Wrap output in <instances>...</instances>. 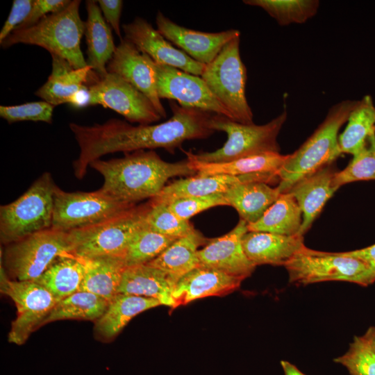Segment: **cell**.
Wrapping results in <instances>:
<instances>
[{
    "instance_id": "1",
    "label": "cell",
    "mask_w": 375,
    "mask_h": 375,
    "mask_svg": "<svg viewBox=\"0 0 375 375\" xmlns=\"http://www.w3.org/2000/svg\"><path fill=\"white\" fill-rule=\"evenodd\" d=\"M169 106L172 116L155 125L133 126L116 118L90 126L70 123L80 149L73 162L74 176L82 179L91 162L108 153L157 148L174 153L185 140L207 138L215 133L210 127L213 113L174 101Z\"/></svg>"
},
{
    "instance_id": "2",
    "label": "cell",
    "mask_w": 375,
    "mask_h": 375,
    "mask_svg": "<svg viewBox=\"0 0 375 375\" xmlns=\"http://www.w3.org/2000/svg\"><path fill=\"white\" fill-rule=\"evenodd\" d=\"M89 167L103 176L100 188L103 192L132 204L154 198L173 177L197 174L187 158L169 162L153 150L127 152L123 157L108 160L99 158Z\"/></svg>"
},
{
    "instance_id": "3",
    "label": "cell",
    "mask_w": 375,
    "mask_h": 375,
    "mask_svg": "<svg viewBox=\"0 0 375 375\" xmlns=\"http://www.w3.org/2000/svg\"><path fill=\"white\" fill-rule=\"evenodd\" d=\"M358 101L343 100L331 106L314 133L288 158L278 172L281 193L318 169L331 165L342 153L338 132L347 122Z\"/></svg>"
},
{
    "instance_id": "4",
    "label": "cell",
    "mask_w": 375,
    "mask_h": 375,
    "mask_svg": "<svg viewBox=\"0 0 375 375\" xmlns=\"http://www.w3.org/2000/svg\"><path fill=\"white\" fill-rule=\"evenodd\" d=\"M80 0H72L60 11L51 13L35 25L15 29L1 43L3 48L17 44L35 45L66 60L74 68L88 65L81 49L85 23L79 14Z\"/></svg>"
},
{
    "instance_id": "5",
    "label": "cell",
    "mask_w": 375,
    "mask_h": 375,
    "mask_svg": "<svg viewBox=\"0 0 375 375\" xmlns=\"http://www.w3.org/2000/svg\"><path fill=\"white\" fill-rule=\"evenodd\" d=\"M288 117L284 110L279 115L262 125L242 124L225 116L213 114L210 127L227 134L224 145L211 152L194 153L184 151L186 158L199 162H224L266 153H279L278 135Z\"/></svg>"
},
{
    "instance_id": "6",
    "label": "cell",
    "mask_w": 375,
    "mask_h": 375,
    "mask_svg": "<svg viewBox=\"0 0 375 375\" xmlns=\"http://www.w3.org/2000/svg\"><path fill=\"white\" fill-rule=\"evenodd\" d=\"M56 187L51 174L44 172L16 200L1 206V244L51 228Z\"/></svg>"
},
{
    "instance_id": "7",
    "label": "cell",
    "mask_w": 375,
    "mask_h": 375,
    "mask_svg": "<svg viewBox=\"0 0 375 375\" xmlns=\"http://www.w3.org/2000/svg\"><path fill=\"white\" fill-rule=\"evenodd\" d=\"M150 201L135 206L99 223L72 230V253L81 258L118 256L125 258L135 234L146 224Z\"/></svg>"
},
{
    "instance_id": "8",
    "label": "cell",
    "mask_w": 375,
    "mask_h": 375,
    "mask_svg": "<svg viewBox=\"0 0 375 375\" xmlns=\"http://www.w3.org/2000/svg\"><path fill=\"white\" fill-rule=\"evenodd\" d=\"M72 250L69 232L51 228L4 245L1 267L12 280L35 281L58 257Z\"/></svg>"
},
{
    "instance_id": "9",
    "label": "cell",
    "mask_w": 375,
    "mask_h": 375,
    "mask_svg": "<svg viewBox=\"0 0 375 375\" xmlns=\"http://www.w3.org/2000/svg\"><path fill=\"white\" fill-rule=\"evenodd\" d=\"M289 283L296 285L324 281H345L367 286L375 281L369 267L344 252L311 249L305 245L285 265Z\"/></svg>"
},
{
    "instance_id": "10",
    "label": "cell",
    "mask_w": 375,
    "mask_h": 375,
    "mask_svg": "<svg viewBox=\"0 0 375 375\" xmlns=\"http://www.w3.org/2000/svg\"><path fill=\"white\" fill-rule=\"evenodd\" d=\"M240 36L228 42L217 57L206 65L201 77L216 98L228 109L233 121L253 124L245 88L247 68L240 53Z\"/></svg>"
},
{
    "instance_id": "11",
    "label": "cell",
    "mask_w": 375,
    "mask_h": 375,
    "mask_svg": "<svg viewBox=\"0 0 375 375\" xmlns=\"http://www.w3.org/2000/svg\"><path fill=\"white\" fill-rule=\"evenodd\" d=\"M136 204L119 201L100 189L93 192H66L57 185L53 195L51 228L62 231L91 226Z\"/></svg>"
},
{
    "instance_id": "12",
    "label": "cell",
    "mask_w": 375,
    "mask_h": 375,
    "mask_svg": "<svg viewBox=\"0 0 375 375\" xmlns=\"http://www.w3.org/2000/svg\"><path fill=\"white\" fill-rule=\"evenodd\" d=\"M0 290L12 300L17 308V317L8 334V341L16 345L24 344L31 333L42 326L58 301L48 290L34 281L9 278L1 267Z\"/></svg>"
},
{
    "instance_id": "13",
    "label": "cell",
    "mask_w": 375,
    "mask_h": 375,
    "mask_svg": "<svg viewBox=\"0 0 375 375\" xmlns=\"http://www.w3.org/2000/svg\"><path fill=\"white\" fill-rule=\"evenodd\" d=\"M89 106L115 110L131 123L147 125L162 117L151 100L120 76L108 73L88 85Z\"/></svg>"
},
{
    "instance_id": "14",
    "label": "cell",
    "mask_w": 375,
    "mask_h": 375,
    "mask_svg": "<svg viewBox=\"0 0 375 375\" xmlns=\"http://www.w3.org/2000/svg\"><path fill=\"white\" fill-rule=\"evenodd\" d=\"M159 98L174 100L181 106L193 108L226 117L228 109L216 98L199 76L154 62Z\"/></svg>"
},
{
    "instance_id": "15",
    "label": "cell",
    "mask_w": 375,
    "mask_h": 375,
    "mask_svg": "<svg viewBox=\"0 0 375 375\" xmlns=\"http://www.w3.org/2000/svg\"><path fill=\"white\" fill-rule=\"evenodd\" d=\"M124 38L148 55L156 63L167 65L201 76L206 65L200 63L177 49L146 19L137 17L124 24Z\"/></svg>"
},
{
    "instance_id": "16",
    "label": "cell",
    "mask_w": 375,
    "mask_h": 375,
    "mask_svg": "<svg viewBox=\"0 0 375 375\" xmlns=\"http://www.w3.org/2000/svg\"><path fill=\"white\" fill-rule=\"evenodd\" d=\"M109 73L116 74L147 97L162 118L167 116L157 90L154 61L123 38L107 65Z\"/></svg>"
},
{
    "instance_id": "17",
    "label": "cell",
    "mask_w": 375,
    "mask_h": 375,
    "mask_svg": "<svg viewBox=\"0 0 375 375\" xmlns=\"http://www.w3.org/2000/svg\"><path fill=\"white\" fill-rule=\"evenodd\" d=\"M247 224L240 219L226 234L208 240L198 251L199 266L215 269L243 280L250 276L256 266L249 260L242 247Z\"/></svg>"
},
{
    "instance_id": "18",
    "label": "cell",
    "mask_w": 375,
    "mask_h": 375,
    "mask_svg": "<svg viewBox=\"0 0 375 375\" xmlns=\"http://www.w3.org/2000/svg\"><path fill=\"white\" fill-rule=\"evenodd\" d=\"M157 30L171 43L194 60L208 65L222 48L233 38L240 36L236 29L208 33L180 26L158 11L156 18Z\"/></svg>"
},
{
    "instance_id": "19",
    "label": "cell",
    "mask_w": 375,
    "mask_h": 375,
    "mask_svg": "<svg viewBox=\"0 0 375 375\" xmlns=\"http://www.w3.org/2000/svg\"><path fill=\"white\" fill-rule=\"evenodd\" d=\"M278 180L279 181L278 175L272 173L243 176L197 174L167 184L161 192L152 199L162 202H167L181 197L224 194L231 187L240 183L260 181L269 184Z\"/></svg>"
},
{
    "instance_id": "20",
    "label": "cell",
    "mask_w": 375,
    "mask_h": 375,
    "mask_svg": "<svg viewBox=\"0 0 375 375\" xmlns=\"http://www.w3.org/2000/svg\"><path fill=\"white\" fill-rule=\"evenodd\" d=\"M242 281L215 269L198 266L174 285L172 291L174 309L196 299L230 294L240 288Z\"/></svg>"
},
{
    "instance_id": "21",
    "label": "cell",
    "mask_w": 375,
    "mask_h": 375,
    "mask_svg": "<svg viewBox=\"0 0 375 375\" xmlns=\"http://www.w3.org/2000/svg\"><path fill=\"white\" fill-rule=\"evenodd\" d=\"M51 56V72L35 94L54 107L63 103L70 104L83 87L99 78L88 65L75 69L64 58L54 54Z\"/></svg>"
},
{
    "instance_id": "22",
    "label": "cell",
    "mask_w": 375,
    "mask_h": 375,
    "mask_svg": "<svg viewBox=\"0 0 375 375\" xmlns=\"http://www.w3.org/2000/svg\"><path fill=\"white\" fill-rule=\"evenodd\" d=\"M336 172L331 165H326L297 182L288 192L298 203L302 212L299 235L311 227L325 203L338 190L333 184Z\"/></svg>"
},
{
    "instance_id": "23",
    "label": "cell",
    "mask_w": 375,
    "mask_h": 375,
    "mask_svg": "<svg viewBox=\"0 0 375 375\" xmlns=\"http://www.w3.org/2000/svg\"><path fill=\"white\" fill-rule=\"evenodd\" d=\"M303 236H288L267 232L247 231L242 247L249 260L260 265H285L304 246Z\"/></svg>"
},
{
    "instance_id": "24",
    "label": "cell",
    "mask_w": 375,
    "mask_h": 375,
    "mask_svg": "<svg viewBox=\"0 0 375 375\" xmlns=\"http://www.w3.org/2000/svg\"><path fill=\"white\" fill-rule=\"evenodd\" d=\"M87 20L85 35L88 65L99 78L108 74L107 65L111 59L115 45L110 26L106 22L97 1H85Z\"/></svg>"
},
{
    "instance_id": "25",
    "label": "cell",
    "mask_w": 375,
    "mask_h": 375,
    "mask_svg": "<svg viewBox=\"0 0 375 375\" xmlns=\"http://www.w3.org/2000/svg\"><path fill=\"white\" fill-rule=\"evenodd\" d=\"M160 305L159 301L153 298L118 293L94 322V336L102 342H109L137 315Z\"/></svg>"
},
{
    "instance_id": "26",
    "label": "cell",
    "mask_w": 375,
    "mask_h": 375,
    "mask_svg": "<svg viewBox=\"0 0 375 375\" xmlns=\"http://www.w3.org/2000/svg\"><path fill=\"white\" fill-rule=\"evenodd\" d=\"M173 288L174 285L165 272L142 264L126 267L118 293L153 298L173 310Z\"/></svg>"
},
{
    "instance_id": "27",
    "label": "cell",
    "mask_w": 375,
    "mask_h": 375,
    "mask_svg": "<svg viewBox=\"0 0 375 375\" xmlns=\"http://www.w3.org/2000/svg\"><path fill=\"white\" fill-rule=\"evenodd\" d=\"M208 239L197 230L176 239L157 258L147 263L165 272L174 285L189 272L199 266V247Z\"/></svg>"
},
{
    "instance_id": "28",
    "label": "cell",
    "mask_w": 375,
    "mask_h": 375,
    "mask_svg": "<svg viewBox=\"0 0 375 375\" xmlns=\"http://www.w3.org/2000/svg\"><path fill=\"white\" fill-rule=\"evenodd\" d=\"M280 194L277 187L260 181L240 183L224 193L228 206L233 207L248 224L258 221Z\"/></svg>"
},
{
    "instance_id": "29",
    "label": "cell",
    "mask_w": 375,
    "mask_h": 375,
    "mask_svg": "<svg viewBox=\"0 0 375 375\" xmlns=\"http://www.w3.org/2000/svg\"><path fill=\"white\" fill-rule=\"evenodd\" d=\"M82 259L85 270L79 291L95 294L110 301L119 292L126 267L124 258L105 256Z\"/></svg>"
},
{
    "instance_id": "30",
    "label": "cell",
    "mask_w": 375,
    "mask_h": 375,
    "mask_svg": "<svg viewBox=\"0 0 375 375\" xmlns=\"http://www.w3.org/2000/svg\"><path fill=\"white\" fill-rule=\"evenodd\" d=\"M288 158L280 153H266L241 158L224 162H199L188 159L197 174L243 176L253 174L278 172Z\"/></svg>"
},
{
    "instance_id": "31",
    "label": "cell",
    "mask_w": 375,
    "mask_h": 375,
    "mask_svg": "<svg viewBox=\"0 0 375 375\" xmlns=\"http://www.w3.org/2000/svg\"><path fill=\"white\" fill-rule=\"evenodd\" d=\"M302 219V212L296 199L290 192H285L281 193L258 221L247 224V228L248 231L299 235Z\"/></svg>"
},
{
    "instance_id": "32",
    "label": "cell",
    "mask_w": 375,
    "mask_h": 375,
    "mask_svg": "<svg viewBox=\"0 0 375 375\" xmlns=\"http://www.w3.org/2000/svg\"><path fill=\"white\" fill-rule=\"evenodd\" d=\"M82 258L72 253L58 257L35 281L58 301L79 291L84 275Z\"/></svg>"
},
{
    "instance_id": "33",
    "label": "cell",
    "mask_w": 375,
    "mask_h": 375,
    "mask_svg": "<svg viewBox=\"0 0 375 375\" xmlns=\"http://www.w3.org/2000/svg\"><path fill=\"white\" fill-rule=\"evenodd\" d=\"M375 131V106L371 96L365 95L353 109L344 131L338 136L341 153L352 156L365 145L369 136Z\"/></svg>"
},
{
    "instance_id": "34",
    "label": "cell",
    "mask_w": 375,
    "mask_h": 375,
    "mask_svg": "<svg viewBox=\"0 0 375 375\" xmlns=\"http://www.w3.org/2000/svg\"><path fill=\"white\" fill-rule=\"evenodd\" d=\"M109 301L95 294L78 291L58 301L42 323V326L59 320L97 321L105 312Z\"/></svg>"
},
{
    "instance_id": "35",
    "label": "cell",
    "mask_w": 375,
    "mask_h": 375,
    "mask_svg": "<svg viewBox=\"0 0 375 375\" xmlns=\"http://www.w3.org/2000/svg\"><path fill=\"white\" fill-rule=\"evenodd\" d=\"M243 3L262 8L283 26L306 22L319 7L318 0H244Z\"/></svg>"
},
{
    "instance_id": "36",
    "label": "cell",
    "mask_w": 375,
    "mask_h": 375,
    "mask_svg": "<svg viewBox=\"0 0 375 375\" xmlns=\"http://www.w3.org/2000/svg\"><path fill=\"white\" fill-rule=\"evenodd\" d=\"M176 240L152 230L146 223L135 234L128 246L124 258L126 266L149 262Z\"/></svg>"
},
{
    "instance_id": "37",
    "label": "cell",
    "mask_w": 375,
    "mask_h": 375,
    "mask_svg": "<svg viewBox=\"0 0 375 375\" xmlns=\"http://www.w3.org/2000/svg\"><path fill=\"white\" fill-rule=\"evenodd\" d=\"M375 180V131L369 136L364 147L353 156L342 171L336 172L333 184L338 189L347 183Z\"/></svg>"
},
{
    "instance_id": "38",
    "label": "cell",
    "mask_w": 375,
    "mask_h": 375,
    "mask_svg": "<svg viewBox=\"0 0 375 375\" xmlns=\"http://www.w3.org/2000/svg\"><path fill=\"white\" fill-rule=\"evenodd\" d=\"M149 201L146 223L152 230L176 239L187 235L195 230L189 221L180 219L172 212L167 203L154 199H149Z\"/></svg>"
},
{
    "instance_id": "39",
    "label": "cell",
    "mask_w": 375,
    "mask_h": 375,
    "mask_svg": "<svg viewBox=\"0 0 375 375\" xmlns=\"http://www.w3.org/2000/svg\"><path fill=\"white\" fill-rule=\"evenodd\" d=\"M350 375H375V353L362 336H355L343 355L334 359Z\"/></svg>"
},
{
    "instance_id": "40",
    "label": "cell",
    "mask_w": 375,
    "mask_h": 375,
    "mask_svg": "<svg viewBox=\"0 0 375 375\" xmlns=\"http://www.w3.org/2000/svg\"><path fill=\"white\" fill-rule=\"evenodd\" d=\"M54 106L44 101L28 102L15 106H1L0 116L9 124L22 122L52 123Z\"/></svg>"
},
{
    "instance_id": "41",
    "label": "cell",
    "mask_w": 375,
    "mask_h": 375,
    "mask_svg": "<svg viewBox=\"0 0 375 375\" xmlns=\"http://www.w3.org/2000/svg\"><path fill=\"white\" fill-rule=\"evenodd\" d=\"M164 203L167 204L170 210L178 217L187 221L195 215L212 207L228 206L224 194L222 193L203 197H181Z\"/></svg>"
},
{
    "instance_id": "42",
    "label": "cell",
    "mask_w": 375,
    "mask_h": 375,
    "mask_svg": "<svg viewBox=\"0 0 375 375\" xmlns=\"http://www.w3.org/2000/svg\"><path fill=\"white\" fill-rule=\"evenodd\" d=\"M70 0H33L31 10L26 19L15 29L31 27L45 16L66 8Z\"/></svg>"
},
{
    "instance_id": "43",
    "label": "cell",
    "mask_w": 375,
    "mask_h": 375,
    "mask_svg": "<svg viewBox=\"0 0 375 375\" xmlns=\"http://www.w3.org/2000/svg\"><path fill=\"white\" fill-rule=\"evenodd\" d=\"M33 0H14L10 14L0 32V44L28 17Z\"/></svg>"
},
{
    "instance_id": "44",
    "label": "cell",
    "mask_w": 375,
    "mask_h": 375,
    "mask_svg": "<svg viewBox=\"0 0 375 375\" xmlns=\"http://www.w3.org/2000/svg\"><path fill=\"white\" fill-rule=\"evenodd\" d=\"M97 2L106 22L120 38V40L123 39L120 30V18L123 1L121 0H98Z\"/></svg>"
},
{
    "instance_id": "45",
    "label": "cell",
    "mask_w": 375,
    "mask_h": 375,
    "mask_svg": "<svg viewBox=\"0 0 375 375\" xmlns=\"http://www.w3.org/2000/svg\"><path fill=\"white\" fill-rule=\"evenodd\" d=\"M344 253L347 256L364 262L369 267L375 278V244L363 249Z\"/></svg>"
},
{
    "instance_id": "46",
    "label": "cell",
    "mask_w": 375,
    "mask_h": 375,
    "mask_svg": "<svg viewBox=\"0 0 375 375\" xmlns=\"http://www.w3.org/2000/svg\"><path fill=\"white\" fill-rule=\"evenodd\" d=\"M281 365L285 375H305L295 365L286 360H281Z\"/></svg>"
},
{
    "instance_id": "47",
    "label": "cell",
    "mask_w": 375,
    "mask_h": 375,
    "mask_svg": "<svg viewBox=\"0 0 375 375\" xmlns=\"http://www.w3.org/2000/svg\"><path fill=\"white\" fill-rule=\"evenodd\" d=\"M362 336L375 353V326L368 328Z\"/></svg>"
}]
</instances>
